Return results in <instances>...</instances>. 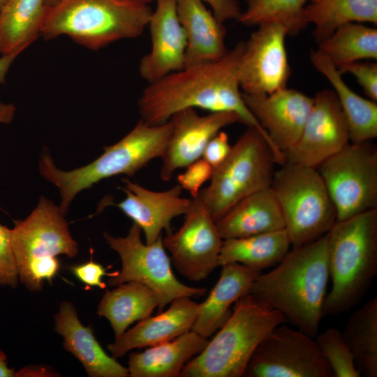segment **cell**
<instances>
[{
  "mask_svg": "<svg viewBox=\"0 0 377 377\" xmlns=\"http://www.w3.org/2000/svg\"><path fill=\"white\" fill-rule=\"evenodd\" d=\"M244 48V41H239L218 61L186 67L149 83L138 101L141 120L148 125H161L187 108L234 112L239 122L260 131L276 158H280L282 152L249 110L240 92L239 66Z\"/></svg>",
  "mask_w": 377,
  "mask_h": 377,
  "instance_id": "cell-1",
  "label": "cell"
},
{
  "mask_svg": "<svg viewBox=\"0 0 377 377\" xmlns=\"http://www.w3.org/2000/svg\"><path fill=\"white\" fill-rule=\"evenodd\" d=\"M329 279L325 234L292 247L275 268L258 276L249 293L281 313L297 330L315 338L323 317Z\"/></svg>",
  "mask_w": 377,
  "mask_h": 377,
  "instance_id": "cell-2",
  "label": "cell"
},
{
  "mask_svg": "<svg viewBox=\"0 0 377 377\" xmlns=\"http://www.w3.org/2000/svg\"><path fill=\"white\" fill-rule=\"evenodd\" d=\"M332 288L323 316L343 313L364 297L377 274V209L337 221L327 233Z\"/></svg>",
  "mask_w": 377,
  "mask_h": 377,
  "instance_id": "cell-3",
  "label": "cell"
},
{
  "mask_svg": "<svg viewBox=\"0 0 377 377\" xmlns=\"http://www.w3.org/2000/svg\"><path fill=\"white\" fill-rule=\"evenodd\" d=\"M152 11L149 5L132 0H61L47 8L40 36L45 40L67 36L98 50L141 36Z\"/></svg>",
  "mask_w": 377,
  "mask_h": 377,
  "instance_id": "cell-4",
  "label": "cell"
},
{
  "mask_svg": "<svg viewBox=\"0 0 377 377\" xmlns=\"http://www.w3.org/2000/svg\"><path fill=\"white\" fill-rule=\"evenodd\" d=\"M286 318L250 293L239 298L226 322L183 368V377H241L256 348Z\"/></svg>",
  "mask_w": 377,
  "mask_h": 377,
  "instance_id": "cell-5",
  "label": "cell"
},
{
  "mask_svg": "<svg viewBox=\"0 0 377 377\" xmlns=\"http://www.w3.org/2000/svg\"><path fill=\"white\" fill-rule=\"evenodd\" d=\"M172 126L170 121L156 126L140 120L121 140L104 147V153L89 165L71 171H62L54 164L49 154L42 156L40 172L60 191L63 213L80 191L94 184L118 175L133 176L150 161L163 155Z\"/></svg>",
  "mask_w": 377,
  "mask_h": 377,
  "instance_id": "cell-6",
  "label": "cell"
},
{
  "mask_svg": "<svg viewBox=\"0 0 377 377\" xmlns=\"http://www.w3.org/2000/svg\"><path fill=\"white\" fill-rule=\"evenodd\" d=\"M64 215L59 207L41 197L31 214L15 221L11 229L19 281L30 291L42 290L45 281L52 283L60 269L59 255L72 258L78 253Z\"/></svg>",
  "mask_w": 377,
  "mask_h": 377,
  "instance_id": "cell-7",
  "label": "cell"
},
{
  "mask_svg": "<svg viewBox=\"0 0 377 377\" xmlns=\"http://www.w3.org/2000/svg\"><path fill=\"white\" fill-rule=\"evenodd\" d=\"M275 156L256 128H248L232 146L227 158L214 169L210 184L199 197L216 222L245 197L271 186Z\"/></svg>",
  "mask_w": 377,
  "mask_h": 377,
  "instance_id": "cell-8",
  "label": "cell"
},
{
  "mask_svg": "<svg viewBox=\"0 0 377 377\" xmlns=\"http://www.w3.org/2000/svg\"><path fill=\"white\" fill-rule=\"evenodd\" d=\"M271 188L292 247L319 239L337 222L335 207L317 168L286 162L274 172Z\"/></svg>",
  "mask_w": 377,
  "mask_h": 377,
  "instance_id": "cell-9",
  "label": "cell"
},
{
  "mask_svg": "<svg viewBox=\"0 0 377 377\" xmlns=\"http://www.w3.org/2000/svg\"><path fill=\"white\" fill-rule=\"evenodd\" d=\"M141 232V228L133 223L126 237L103 234L107 244L119 254L121 263V271L110 277V286H117L128 281L147 286L156 296L158 312L177 298L198 297L205 294L206 288L188 286L176 278L162 235L154 243L147 244L142 242Z\"/></svg>",
  "mask_w": 377,
  "mask_h": 377,
  "instance_id": "cell-10",
  "label": "cell"
},
{
  "mask_svg": "<svg viewBox=\"0 0 377 377\" xmlns=\"http://www.w3.org/2000/svg\"><path fill=\"white\" fill-rule=\"evenodd\" d=\"M335 207L337 221L377 209V147L349 142L318 168Z\"/></svg>",
  "mask_w": 377,
  "mask_h": 377,
  "instance_id": "cell-11",
  "label": "cell"
},
{
  "mask_svg": "<svg viewBox=\"0 0 377 377\" xmlns=\"http://www.w3.org/2000/svg\"><path fill=\"white\" fill-rule=\"evenodd\" d=\"M243 376L330 377L332 371L313 337L282 324L258 344Z\"/></svg>",
  "mask_w": 377,
  "mask_h": 377,
  "instance_id": "cell-12",
  "label": "cell"
},
{
  "mask_svg": "<svg viewBox=\"0 0 377 377\" xmlns=\"http://www.w3.org/2000/svg\"><path fill=\"white\" fill-rule=\"evenodd\" d=\"M183 225L163 238L177 271L191 281L206 279L219 266L223 239L199 195L191 199Z\"/></svg>",
  "mask_w": 377,
  "mask_h": 377,
  "instance_id": "cell-13",
  "label": "cell"
},
{
  "mask_svg": "<svg viewBox=\"0 0 377 377\" xmlns=\"http://www.w3.org/2000/svg\"><path fill=\"white\" fill-rule=\"evenodd\" d=\"M285 28L275 22L258 26L244 42L239 66L243 93L263 96L287 87L290 76Z\"/></svg>",
  "mask_w": 377,
  "mask_h": 377,
  "instance_id": "cell-14",
  "label": "cell"
},
{
  "mask_svg": "<svg viewBox=\"0 0 377 377\" xmlns=\"http://www.w3.org/2000/svg\"><path fill=\"white\" fill-rule=\"evenodd\" d=\"M297 144L284 154L286 163L317 168L350 142L346 120L333 90L318 91Z\"/></svg>",
  "mask_w": 377,
  "mask_h": 377,
  "instance_id": "cell-15",
  "label": "cell"
},
{
  "mask_svg": "<svg viewBox=\"0 0 377 377\" xmlns=\"http://www.w3.org/2000/svg\"><path fill=\"white\" fill-rule=\"evenodd\" d=\"M169 121L172 129L160 170V177L165 182L177 169L201 158L208 142L223 128L239 122V119L231 112L200 115L195 109L187 108L174 114Z\"/></svg>",
  "mask_w": 377,
  "mask_h": 377,
  "instance_id": "cell-16",
  "label": "cell"
},
{
  "mask_svg": "<svg viewBox=\"0 0 377 377\" xmlns=\"http://www.w3.org/2000/svg\"><path fill=\"white\" fill-rule=\"evenodd\" d=\"M242 97L283 155L297 144L313 105L312 97L287 87L263 96L242 92Z\"/></svg>",
  "mask_w": 377,
  "mask_h": 377,
  "instance_id": "cell-17",
  "label": "cell"
},
{
  "mask_svg": "<svg viewBox=\"0 0 377 377\" xmlns=\"http://www.w3.org/2000/svg\"><path fill=\"white\" fill-rule=\"evenodd\" d=\"M148 25L151 48L140 60L139 72L148 83L185 67L186 37L179 20L176 0H156Z\"/></svg>",
  "mask_w": 377,
  "mask_h": 377,
  "instance_id": "cell-18",
  "label": "cell"
},
{
  "mask_svg": "<svg viewBox=\"0 0 377 377\" xmlns=\"http://www.w3.org/2000/svg\"><path fill=\"white\" fill-rule=\"evenodd\" d=\"M126 198L115 205L143 231L145 243L151 244L165 230L171 232L172 221L189 209L191 199L181 196L182 188L176 184L164 191H154L123 179Z\"/></svg>",
  "mask_w": 377,
  "mask_h": 377,
  "instance_id": "cell-19",
  "label": "cell"
},
{
  "mask_svg": "<svg viewBox=\"0 0 377 377\" xmlns=\"http://www.w3.org/2000/svg\"><path fill=\"white\" fill-rule=\"evenodd\" d=\"M198 310V303L191 297L177 298L170 302L166 311L139 320L133 328L108 344V349L116 359L134 348L171 341L192 330Z\"/></svg>",
  "mask_w": 377,
  "mask_h": 377,
  "instance_id": "cell-20",
  "label": "cell"
},
{
  "mask_svg": "<svg viewBox=\"0 0 377 377\" xmlns=\"http://www.w3.org/2000/svg\"><path fill=\"white\" fill-rule=\"evenodd\" d=\"M54 330L63 337L64 349L80 361L89 376H129L128 368L103 350L91 327L82 324L71 302L61 303L54 315Z\"/></svg>",
  "mask_w": 377,
  "mask_h": 377,
  "instance_id": "cell-21",
  "label": "cell"
},
{
  "mask_svg": "<svg viewBox=\"0 0 377 377\" xmlns=\"http://www.w3.org/2000/svg\"><path fill=\"white\" fill-rule=\"evenodd\" d=\"M179 20L186 37L185 67L214 62L229 50L226 28L202 0H176Z\"/></svg>",
  "mask_w": 377,
  "mask_h": 377,
  "instance_id": "cell-22",
  "label": "cell"
},
{
  "mask_svg": "<svg viewBox=\"0 0 377 377\" xmlns=\"http://www.w3.org/2000/svg\"><path fill=\"white\" fill-rule=\"evenodd\" d=\"M220 277L206 300L198 304V313L191 330L208 338L226 322L230 306L249 293L262 270L233 263L221 266Z\"/></svg>",
  "mask_w": 377,
  "mask_h": 377,
  "instance_id": "cell-23",
  "label": "cell"
},
{
  "mask_svg": "<svg viewBox=\"0 0 377 377\" xmlns=\"http://www.w3.org/2000/svg\"><path fill=\"white\" fill-rule=\"evenodd\" d=\"M216 223L223 239L285 229L283 216L271 186L239 201Z\"/></svg>",
  "mask_w": 377,
  "mask_h": 377,
  "instance_id": "cell-24",
  "label": "cell"
},
{
  "mask_svg": "<svg viewBox=\"0 0 377 377\" xmlns=\"http://www.w3.org/2000/svg\"><path fill=\"white\" fill-rule=\"evenodd\" d=\"M209 340L193 330L143 352L128 355L131 377H177L184 367L207 346Z\"/></svg>",
  "mask_w": 377,
  "mask_h": 377,
  "instance_id": "cell-25",
  "label": "cell"
},
{
  "mask_svg": "<svg viewBox=\"0 0 377 377\" xmlns=\"http://www.w3.org/2000/svg\"><path fill=\"white\" fill-rule=\"evenodd\" d=\"M313 66L331 84L346 120L350 142L371 141L377 137V103L353 91L337 68L318 50L310 53Z\"/></svg>",
  "mask_w": 377,
  "mask_h": 377,
  "instance_id": "cell-26",
  "label": "cell"
},
{
  "mask_svg": "<svg viewBox=\"0 0 377 377\" xmlns=\"http://www.w3.org/2000/svg\"><path fill=\"white\" fill-rule=\"evenodd\" d=\"M157 306L156 296L149 288L139 282L128 281L105 292L97 313L109 321L117 339L132 323L150 316Z\"/></svg>",
  "mask_w": 377,
  "mask_h": 377,
  "instance_id": "cell-27",
  "label": "cell"
},
{
  "mask_svg": "<svg viewBox=\"0 0 377 377\" xmlns=\"http://www.w3.org/2000/svg\"><path fill=\"white\" fill-rule=\"evenodd\" d=\"M45 0H8L0 10V54H20L39 36Z\"/></svg>",
  "mask_w": 377,
  "mask_h": 377,
  "instance_id": "cell-28",
  "label": "cell"
},
{
  "mask_svg": "<svg viewBox=\"0 0 377 377\" xmlns=\"http://www.w3.org/2000/svg\"><path fill=\"white\" fill-rule=\"evenodd\" d=\"M291 243L286 229L223 240L219 266L237 263L263 270L276 265L288 253Z\"/></svg>",
  "mask_w": 377,
  "mask_h": 377,
  "instance_id": "cell-29",
  "label": "cell"
},
{
  "mask_svg": "<svg viewBox=\"0 0 377 377\" xmlns=\"http://www.w3.org/2000/svg\"><path fill=\"white\" fill-rule=\"evenodd\" d=\"M312 35L318 44L340 26L349 22L377 24V0H309L304 8Z\"/></svg>",
  "mask_w": 377,
  "mask_h": 377,
  "instance_id": "cell-30",
  "label": "cell"
},
{
  "mask_svg": "<svg viewBox=\"0 0 377 377\" xmlns=\"http://www.w3.org/2000/svg\"><path fill=\"white\" fill-rule=\"evenodd\" d=\"M360 376H377V297L353 312L343 332Z\"/></svg>",
  "mask_w": 377,
  "mask_h": 377,
  "instance_id": "cell-31",
  "label": "cell"
},
{
  "mask_svg": "<svg viewBox=\"0 0 377 377\" xmlns=\"http://www.w3.org/2000/svg\"><path fill=\"white\" fill-rule=\"evenodd\" d=\"M337 68L341 65L377 59V29L358 22L339 27L317 49Z\"/></svg>",
  "mask_w": 377,
  "mask_h": 377,
  "instance_id": "cell-32",
  "label": "cell"
},
{
  "mask_svg": "<svg viewBox=\"0 0 377 377\" xmlns=\"http://www.w3.org/2000/svg\"><path fill=\"white\" fill-rule=\"evenodd\" d=\"M309 0H246V8L238 20L244 26L267 22L282 25L287 35H297L308 26L304 8Z\"/></svg>",
  "mask_w": 377,
  "mask_h": 377,
  "instance_id": "cell-33",
  "label": "cell"
},
{
  "mask_svg": "<svg viewBox=\"0 0 377 377\" xmlns=\"http://www.w3.org/2000/svg\"><path fill=\"white\" fill-rule=\"evenodd\" d=\"M315 341L331 369L332 376H360L341 332L337 328L330 327L320 334L318 333Z\"/></svg>",
  "mask_w": 377,
  "mask_h": 377,
  "instance_id": "cell-34",
  "label": "cell"
},
{
  "mask_svg": "<svg viewBox=\"0 0 377 377\" xmlns=\"http://www.w3.org/2000/svg\"><path fill=\"white\" fill-rule=\"evenodd\" d=\"M19 281L11 229L0 224V286L16 287Z\"/></svg>",
  "mask_w": 377,
  "mask_h": 377,
  "instance_id": "cell-35",
  "label": "cell"
},
{
  "mask_svg": "<svg viewBox=\"0 0 377 377\" xmlns=\"http://www.w3.org/2000/svg\"><path fill=\"white\" fill-rule=\"evenodd\" d=\"M339 72L352 74L369 99L377 101V64L372 61H354L337 67Z\"/></svg>",
  "mask_w": 377,
  "mask_h": 377,
  "instance_id": "cell-36",
  "label": "cell"
},
{
  "mask_svg": "<svg viewBox=\"0 0 377 377\" xmlns=\"http://www.w3.org/2000/svg\"><path fill=\"white\" fill-rule=\"evenodd\" d=\"M186 168L185 172L177 177L178 184L195 198L198 196L202 186L212 178L214 168L202 158Z\"/></svg>",
  "mask_w": 377,
  "mask_h": 377,
  "instance_id": "cell-37",
  "label": "cell"
},
{
  "mask_svg": "<svg viewBox=\"0 0 377 377\" xmlns=\"http://www.w3.org/2000/svg\"><path fill=\"white\" fill-rule=\"evenodd\" d=\"M72 274L82 283L87 286L98 287L105 289L106 284L102 279L105 276L109 277L115 276L117 272L108 273L106 268L102 265L91 260L84 263L69 267Z\"/></svg>",
  "mask_w": 377,
  "mask_h": 377,
  "instance_id": "cell-38",
  "label": "cell"
},
{
  "mask_svg": "<svg viewBox=\"0 0 377 377\" xmlns=\"http://www.w3.org/2000/svg\"><path fill=\"white\" fill-rule=\"evenodd\" d=\"M231 148L228 135L221 131L208 142L202 158L214 169L227 158Z\"/></svg>",
  "mask_w": 377,
  "mask_h": 377,
  "instance_id": "cell-39",
  "label": "cell"
},
{
  "mask_svg": "<svg viewBox=\"0 0 377 377\" xmlns=\"http://www.w3.org/2000/svg\"><path fill=\"white\" fill-rule=\"evenodd\" d=\"M212 10L216 19L222 23L228 20H239L242 10L239 0H202Z\"/></svg>",
  "mask_w": 377,
  "mask_h": 377,
  "instance_id": "cell-40",
  "label": "cell"
},
{
  "mask_svg": "<svg viewBox=\"0 0 377 377\" xmlns=\"http://www.w3.org/2000/svg\"><path fill=\"white\" fill-rule=\"evenodd\" d=\"M18 53H13L6 55H1L0 57V84L5 81V78L9 68L16 57L19 55Z\"/></svg>",
  "mask_w": 377,
  "mask_h": 377,
  "instance_id": "cell-41",
  "label": "cell"
},
{
  "mask_svg": "<svg viewBox=\"0 0 377 377\" xmlns=\"http://www.w3.org/2000/svg\"><path fill=\"white\" fill-rule=\"evenodd\" d=\"M15 108L13 104L0 103V123H10L15 114Z\"/></svg>",
  "mask_w": 377,
  "mask_h": 377,
  "instance_id": "cell-42",
  "label": "cell"
},
{
  "mask_svg": "<svg viewBox=\"0 0 377 377\" xmlns=\"http://www.w3.org/2000/svg\"><path fill=\"white\" fill-rule=\"evenodd\" d=\"M6 359L4 353L0 350V377L15 376L16 372L8 366Z\"/></svg>",
  "mask_w": 377,
  "mask_h": 377,
  "instance_id": "cell-43",
  "label": "cell"
},
{
  "mask_svg": "<svg viewBox=\"0 0 377 377\" xmlns=\"http://www.w3.org/2000/svg\"><path fill=\"white\" fill-rule=\"evenodd\" d=\"M59 1L61 0H45V5L49 8L57 3Z\"/></svg>",
  "mask_w": 377,
  "mask_h": 377,
  "instance_id": "cell-44",
  "label": "cell"
},
{
  "mask_svg": "<svg viewBox=\"0 0 377 377\" xmlns=\"http://www.w3.org/2000/svg\"><path fill=\"white\" fill-rule=\"evenodd\" d=\"M140 3L149 5V3H152L153 1H155L156 0H132Z\"/></svg>",
  "mask_w": 377,
  "mask_h": 377,
  "instance_id": "cell-45",
  "label": "cell"
},
{
  "mask_svg": "<svg viewBox=\"0 0 377 377\" xmlns=\"http://www.w3.org/2000/svg\"><path fill=\"white\" fill-rule=\"evenodd\" d=\"M8 0H0V10L3 8V6L5 5Z\"/></svg>",
  "mask_w": 377,
  "mask_h": 377,
  "instance_id": "cell-46",
  "label": "cell"
}]
</instances>
